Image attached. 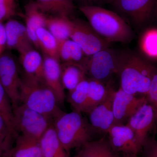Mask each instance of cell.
Here are the masks:
<instances>
[{"instance_id":"1","label":"cell","mask_w":157,"mask_h":157,"mask_svg":"<svg viewBox=\"0 0 157 157\" xmlns=\"http://www.w3.org/2000/svg\"><path fill=\"white\" fill-rule=\"evenodd\" d=\"M79 10L92 28L107 42L128 43L133 40L132 27L114 11L94 6H80Z\"/></svg>"},{"instance_id":"2","label":"cell","mask_w":157,"mask_h":157,"mask_svg":"<svg viewBox=\"0 0 157 157\" xmlns=\"http://www.w3.org/2000/svg\"><path fill=\"white\" fill-rule=\"evenodd\" d=\"M156 68L143 57L125 52L119 74L120 88L133 95L142 94L146 96Z\"/></svg>"},{"instance_id":"3","label":"cell","mask_w":157,"mask_h":157,"mask_svg":"<svg viewBox=\"0 0 157 157\" xmlns=\"http://www.w3.org/2000/svg\"><path fill=\"white\" fill-rule=\"evenodd\" d=\"M53 125L59 140L67 152L91 141L95 132L81 113L75 111H63L54 119Z\"/></svg>"},{"instance_id":"4","label":"cell","mask_w":157,"mask_h":157,"mask_svg":"<svg viewBox=\"0 0 157 157\" xmlns=\"http://www.w3.org/2000/svg\"><path fill=\"white\" fill-rule=\"evenodd\" d=\"M21 79V104L52 121L63 112L54 93L44 82L25 76Z\"/></svg>"},{"instance_id":"5","label":"cell","mask_w":157,"mask_h":157,"mask_svg":"<svg viewBox=\"0 0 157 157\" xmlns=\"http://www.w3.org/2000/svg\"><path fill=\"white\" fill-rule=\"evenodd\" d=\"M124 52L107 48L87 57L83 67L89 78L109 85L113 76L119 74Z\"/></svg>"},{"instance_id":"6","label":"cell","mask_w":157,"mask_h":157,"mask_svg":"<svg viewBox=\"0 0 157 157\" xmlns=\"http://www.w3.org/2000/svg\"><path fill=\"white\" fill-rule=\"evenodd\" d=\"M111 5L116 13L137 29L153 22L157 13V0H116Z\"/></svg>"},{"instance_id":"7","label":"cell","mask_w":157,"mask_h":157,"mask_svg":"<svg viewBox=\"0 0 157 157\" xmlns=\"http://www.w3.org/2000/svg\"><path fill=\"white\" fill-rule=\"evenodd\" d=\"M53 121L20 104L13 109L12 128L17 135L39 140Z\"/></svg>"},{"instance_id":"8","label":"cell","mask_w":157,"mask_h":157,"mask_svg":"<svg viewBox=\"0 0 157 157\" xmlns=\"http://www.w3.org/2000/svg\"><path fill=\"white\" fill-rule=\"evenodd\" d=\"M72 22L70 39L81 47L86 56H91L109 47L110 43L100 36L88 22L79 19L73 20Z\"/></svg>"},{"instance_id":"9","label":"cell","mask_w":157,"mask_h":157,"mask_svg":"<svg viewBox=\"0 0 157 157\" xmlns=\"http://www.w3.org/2000/svg\"><path fill=\"white\" fill-rule=\"evenodd\" d=\"M21 78L17 64L8 54L0 56V82L11 101L13 109L21 104Z\"/></svg>"},{"instance_id":"10","label":"cell","mask_w":157,"mask_h":157,"mask_svg":"<svg viewBox=\"0 0 157 157\" xmlns=\"http://www.w3.org/2000/svg\"><path fill=\"white\" fill-rule=\"evenodd\" d=\"M147 102L146 96L137 98L125 92L120 88L118 90H115L113 101L114 124H124Z\"/></svg>"},{"instance_id":"11","label":"cell","mask_w":157,"mask_h":157,"mask_svg":"<svg viewBox=\"0 0 157 157\" xmlns=\"http://www.w3.org/2000/svg\"><path fill=\"white\" fill-rule=\"evenodd\" d=\"M107 134L109 144L115 152L137 155L142 151L134 132L126 124H113Z\"/></svg>"},{"instance_id":"12","label":"cell","mask_w":157,"mask_h":157,"mask_svg":"<svg viewBox=\"0 0 157 157\" xmlns=\"http://www.w3.org/2000/svg\"><path fill=\"white\" fill-rule=\"evenodd\" d=\"M126 125L132 129L136 140L142 147L151 132L156 126L151 106L147 102L144 104L129 118Z\"/></svg>"},{"instance_id":"13","label":"cell","mask_w":157,"mask_h":157,"mask_svg":"<svg viewBox=\"0 0 157 157\" xmlns=\"http://www.w3.org/2000/svg\"><path fill=\"white\" fill-rule=\"evenodd\" d=\"M114 91L111 87L108 95L104 101L87 114L89 123L95 132L107 134L109 129L114 124L113 101Z\"/></svg>"},{"instance_id":"14","label":"cell","mask_w":157,"mask_h":157,"mask_svg":"<svg viewBox=\"0 0 157 157\" xmlns=\"http://www.w3.org/2000/svg\"><path fill=\"white\" fill-rule=\"evenodd\" d=\"M43 81L54 93L59 105L65 101L64 89L61 80V64L60 61L44 54Z\"/></svg>"},{"instance_id":"15","label":"cell","mask_w":157,"mask_h":157,"mask_svg":"<svg viewBox=\"0 0 157 157\" xmlns=\"http://www.w3.org/2000/svg\"><path fill=\"white\" fill-rule=\"evenodd\" d=\"M6 46L21 53L33 47L25 26L17 20L9 19L5 25Z\"/></svg>"},{"instance_id":"16","label":"cell","mask_w":157,"mask_h":157,"mask_svg":"<svg viewBox=\"0 0 157 157\" xmlns=\"http://www.w3.org/2000/svg\"><path fill=\"white\" fill-rule=\"evenodd\" d=\"M25 27L30 40L36 48H39L36 32L40 28L46 26L47 17L35 1H31L25 6Z\"/></svg>"},{"instance_id":"17","label":"cell","mask_w":157,"mask_h":157,"mask_svg":"<svg viewBox=\"0 0 157 157\" xmlns=\"http://www.w3.org/2000/svg\"><path fill=\"white\" fill-rule=\"evenodd\" d=\"M19 54L24 76L43 82V57L33 47Z\"/></svg>"},{"instance_id":"18","label":"cell","mask_w":157,"mask_h":157,"mask_svg":"<svg viewBox=\"0 0 157 157\" xmlns=\"http://www.w3.org/2000/svg\"><path fill=\"white\" fill-rule=\"evenodd\" d=\"M43 157H69L55 130L50 125L39 140Z\"/></svg>"},{"instance_id":"19","label":"cell","mask_w":157,"mask_h":157,"mask_svg":"<svg viewBox=\"0 0 157 157\" xmlns=\"http://www.w3.org/2000/svg\"><path fill=\"white\" fill-rule=\"evenodd\" d=\"M4 155L10 157H43L39 140L21 135H16L14 146Z\"/></svg>"},{"instance_id":"20","label":"cell","mask_w":157,"mask_h":157,"mask_svg":"<svg viewBox=\"0 0 157 157\" xmlns=\"http://www.w3.org/2000/svg\"><path fill=\"white\" fill-rule=\"evenodd\" d=\"M86 72L81 65L71 63L61 64V80L64 89L73 90L86 77Z\"/></svg>"},{"instance_id":"21","label":"cell","mask_w":157,"mask_h":157,"mask_svg":"<svg viewBox=\"0 0 157 157\" xmlns=\"http://www.w3.org/2000/svg\"><path fill=\"white\" fill-rule=\"evenodd\" d=\"M72 28L73 22L69 17L52 16L47 17L45 28L53 35L59 43L70 39Z\"/></svg>"},{"instance_id":"22","label":"cell","mask_w":157,"mask_h":157,"mask_svg":"<svg viewBox=\"0 0 157 157\" xmlns=\"http://www.w3.org/2000/svg\"><path fill=\"white\" fill-rule=\"evenodd\" d=\"M86 57L81 47L72 39L60 42L59 58L63 63L78 64L83 67Z\"/></svg>"},{"instance_id":"23","label":"cell","mask_w":157,"mask_h":157,"mask_svg":"<svg viewBox=\"0 0 157 157\" xmlns=\"http://www.w3.org/2000/svg\"><path fill=\"white\" fill-rule=\"evenodd\" d=\"M41 11L54 16L69 17L75 10L74 0H35Z\"/></svg>"},{"instance_id":"24","label":"cell","mask_w":157,"mask_h":157,"mask_svg":"<svg viewBox=\"0 0 157 157\" xmlns=\"http://www.w3.org/2000/svg\"><path fill=\"white\" fill-rule=\"evenodd\" d=\"M78 157H118L110 146L109 140L104 137L90 141L81 147Z\"/></svg>"},{"instance_id":"25","label":"cell","mask_w":157,"mask_h":157,"mask_svg":"<svg viewBox=\"0 0 157 157\" xmlns=\"http://www.w3.org/2000/svg\"><path fill=\"white\" fill-rule=\"evenodd\" d=\"M89 90V80L86 77L74 89L69 92L68 101L74 111L84 113L88 99Z\"/></svg>"},{"instance_id":"26","label":"cell","mask_w":157,"mask_h":157,"mask_svg":"<svg viewBox=\"0 0 157 157\" xmlns=\"http://www.w3.org/2000/svg\"><path fill=\"white\" fill-rule=\"evenodd\" d=\"M37 40L39 48L44 55L59 60V43L47 29L40 28L36 32Z\"/></svg>"},{"instance_id":"27","label":"cell","mask_w":157,"mask_h":157,"mask_svg":"<svg viewBox=\"0 0 157 157\" xmlns=\"http://www.w3.org/2000/svg\"><path fill=\"white\" fill-rule=\"evenodd\" d=\"M139 46L147 58L157 60V26L145 29L140 36Z\"/></svg>"},{"instance_id":"28","label":"cell","mask_w":157,"mask_h":157,"mask_svg":"<svg viewBox=\"0 0 157 157\" xmlns=\"http://www.w3.org/2000/svg\"><path fill=\"white\" fill-rule=\"evenodd\" d=\"M16 135L13 128L0 114V157L7 152L12 147Z\"/></svg>"},{"instance_id":"29","label":"cell","mask_w":157,"mask_h":157,"mask_svg":"<svg viewBox=\"0 0 157 157\" xmlns=\"http://www.w3.org/2000/svg\"><path fill=\"white\" fill-rule=\"evenodd\" d=\"M0 114L12 127L13 109L11 101L0 82Z\"/></svg>"},{"instance_id":"30","label":"cell","mask_w":157,"mask_h":157,"mask_svg":"<svg viewBox=\"0 0 157 157\" xmlns=\"http://www.w3.org/2000/svg\"><path fill=\"white\" fill-rule=\"evenodd\" d=\"M146 98L147 104L151 106L154 113L155 121L157 125V68L156 69L152 78L151 84Z\"/></svg>"},{"instance_id":"31","label":"cell","mask_w":157,"mask_h":157,"mask_svg":"<svg viewBox=\"0 0 157 157\" xmlns=\"http://www.w3.org/2000/svg\"><path fill=\"white\" fill-rule=\"evenodd\" d=\"M15 0H0V21L9 20L16 13Z\"/></svg>"},{"instance_id":"32","label":"cell","mask_w":157,"mask_h":157,"mask_svg":"<svg viewBox=\"0 0 157 157\" xmlns=\"http://www.w3.org/2000/svg\"><path fill=\"white\" fill-rule=\"evenodd\" d=\"M143 157H157V140L154 136H149L143 147Z\"/></svg>"},{"instance_id":"33","label":"cell","mask_w":157,"mask_h":157,"mask_svg":"<svg viewBox=\"0 0 157 157\" xmlns=\"http://www.w3.org/2000/svg\"><path fill=\"white\" fill-rule=\"evenodd\" d=\"M80 3V6H94L101 7L106 4H111L116 0H74Z\"/></svg>"},{"instance_id":"34","label":"cell","mask_w":157,"mask_h":157,"mask_svg":"<svg viewBox=\"0 0 157 157\" xmlns=\"http://www.w3.org/2000/svg\"><path fill=\"white\" fill-rule=\"evenodd\" d=\"M6 46V33L5 25L0 21V48L3 49Z\"/></svg>"},{"instance_id":"35","label":"cell","mask_w":157,"mask_h":157,"mask_svg":"<svg viewBox=\"0 0 157 157\" xmlns=\"http://www.w3.org/2000/svg\"><path fill=\"white\" fill-rule=\"evenodd\" d=\"M137 155L133 154H124L122 157H136Z\"/></svg>"},{"instance_id":"36","label":"cell","mask_w":157,"mask_h":157,"mask_svg":"<svg viewBox=\"0 0 157 157\" xmlns=\"http://www.w3.org/2000/svg\"><path fill=\"white\" fill-rule=\"evenodd\" d=\"M155 21H156V22H157V14L155 18L154 21V22H155Z\"/></svg>"},{"instance_id":"37","label":"cell","mask_w":157,"mask_h":157,"mask_svg":"<svg viewBox=\"0 0 157 157\" xmlns=\"http://www.w3.org/2000/svg\"><path fill=\"white\" fill-rule=\"evenodd\" d=\"M1 157H10L6 155H3Z\"/></svg>"},{"instance_id":"38","label":"cell","mask_w":157,"mask_h":157,"mask_svg":"<svg viewBox=\"0 0 157 157\" xmlns=\"http://www.w3.org/2000/svg\"><path fill=\"white\" fill-rule=\"evenodd\" d=\"M2 48H0V54L1 53V52L2 51Z\"/></svg>"},{"instance_id":"39","label":"cell","mask_w":157,"mask_h":157,"mask_svg":"<svg viewBox=\"0 0 157 157\" xmlns=\"http://www.w3.org/2000/svg\"><path fill=\"white\" fill-rule=\"evenodd\" d=\"M78 157V155H77L76 156H74V157Z\"/></svg>"},{"instance_id":"40","label":"cell","mask_w":157,"mask_h":157,"mask_svg":"<svg viewBox=\"0 0 157 157\" xmlns=\"http://www.w3.org/2000/svg\"><path fill=\"white\" fill-rule=\"evenodd\" d=\"M136 157H138V156H137V155H136Z\"/></svg>"}]
</instances>
